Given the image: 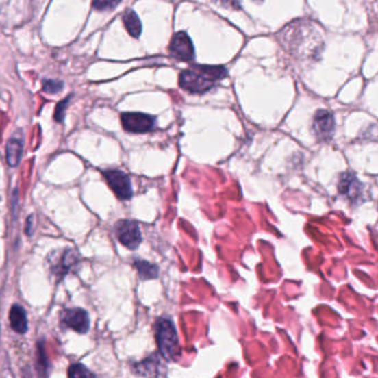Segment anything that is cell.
I'll list each match as a JSON object with an SVG mask.
<instances>
[{
	"label": "cell",
	"mask_w": 378,
	"mask_h": 378,
	"mask_svg": "<svg viewBox=\"0 0 378 378\" xmlns=\"http://www.w3.org/2000/svg\"><path fill=\"white\" fill-rule=\"evenodd\" d=\"M61 323L75 332L86 334L90 329L89 314L81 307L68 309L61 315Z\"/></svg>",
	"instance_id": "cell-9"
},
{
	"label": "cell",
	"mask_w": 378,
	"mask_h": 378,
	"mask_svg": "<svg viewBox=\"0 0 378 378\" xmlns=\"http://www.w3.org/2000/svg\"><path fill=\"white\" fill-rule=\"evenodd\" d=\"M121 122L126 132L143 134L154 131L156 118L145 113L127 112L121 115Z\"/></svg>",
	"instance_id": "cell-3"
},
{
	"label": "cell",
	"mask_w": 378,
	"mask_h": 378,
	"mask_svg": "<svg viewBox=\"0 0 378 378\" xmlns=\"http://www.w3.org/2000/svg\"><path fill=\"white\" fill-rule=\"evenodd\" d=\"M252 1H253V3H264V0H252Z\"/></svg>",
	"instance_id": "cell-22"
},
{
	"label": "cell",
	"mask_w": 378,
	"mask_h": 378,
	"mask_svg": "<svg viewBox=\"0 0 378 378\" xmlns=\"http://www.w3.org/2000/svg\"><path fill=\"white\" fill-rule=\"evenodd\" d=\"M338 192L342 196L349 199L352 203H357L362 201L363 198V184L358 181L352 173H343L338 185Z\"/></svg>",
	"instance_id": "cell-8"
},
{
	"label": "cell",
	"mask_w": 378,
	"mask_h": 378,
	"mask_svg": "<svg viewBox=\"0 0 378 378\" xmlns=\"http://www.w3.org/2000/svg\"><path fill=\"white\" fill-rule=\"evenodd\" d=\"M103 176L115 195L122 201H127L133 196L132 183L129 176L118 169L103 171Z\"/></svg>",
	"instance_id": "cell-6"
},
{
	"label": "cell",
	"mask_w": 378,
	"mask_h": 378,
	"mask_svg": "<svg viewBox=\"0 0 378 378\" xmlns=\"http://www.w3.org/2000/svg\"><path fill=\"white\" fill-rule=\"evenodd\" d=\"M168 49L171 55L177 60L192 61L195 58V48L186 32H176L169 43Z\"/></svg>",
	"instance_id": "cell-7"
},
{
	"label": "cell",
	"mask_w": 378,
	"mask_h": 378,
	"mask_svg": "<svg viewBox=\"0 0 378 378\" xmlns=\"http://www.w3.org/2000/svg\"><path fill=\"white\" fill-rule=\"evenodd\" d=\"M312 131L318 142H329L336 132V118L327 110H318L313 116Z\"/></svg>",
	"instance_id": "cell-5"
},
{
	"label": "cell",
	"mask_w": 378,
	"mask_h": 378,
	"mask_svg": "<svg viewBox=\"0 0 378 378\" xmlns=\"http://www.w3.org/2000/svg\"><path fill=\"white\" fill-rule=\"evenodd\" d=\"M114 230L121 244L131 250L138 249L142 242V234L136 221L122 219L115 224Z\"/></svg>",
	"instance_id": "cell-4"
},
{
	"label": "cell",
	"mask_w": 378,
	"mask_h": 378,
	"mask_svg": "<svg viewBox=\"0 0 378 378\" xmlns=\"http://www.w3.org/2000/svg\"><path fill=\"white\" fill-rule=\"evenodd\" d=\"M68 376H69V378H95L94 374L89 370L88 367L84 366V364H80V363L72 364L69 367Z\"/></svg>",
	"instance_id": "cell-16"
},
{
	"label": "cell",
	"mask_w": 378,
	"mask_h": 378,
	"mask_svg": "<svg viewBox=\"0 0 378 378\" xmlns=\"http://www.w3.org/2000/svg\"><path fill=\"white\" fill-rule=\"evenodd\" d=\"M158 365H160V360L158 356H149L147 360L140 362L138 364L135 365V370L138 375L144 376V377H158Z\"/></svg>",
	"instance_id": "cell-12"
},
{
	"label": "cell",
	"mask_w": 378,
	"mask_h": 378,
	"mask_svg": "<svg viewBox=\"0 0 378 378\" xmlns=\"http://www.w3.org/2000/svg\"><path fill=\"white\" fill-rule=\"evenodd\" d=\"M70 99H71V97H68V98L61 101L60 103L58 104L57 108H55V120L57 122H62L63 118H64V113H66V106L69 103Z\"/></svg>",
	"instance_id": "cell-20"
},
{
	"label": "cell",
	"mask_w": 378,
	"mask_h": 378,
	"mask_svg": "<svg viewBox=\"0 0 378 378\" xmlns=\"http://www.w3.org/2000/svg\"><path fill=\"white\" fill-rule=\"evenodd\" d=\"M228 75L223 66H192L179 75V86L189 93H206Z\"/></svg>",
	"instance_id": "cell-1"
},
{
	"label": "cell",
	"mask_w": 378,
	"mask_h": 378,
	"mask_svg": "<svg viewBox=\"0 0 378 378\" xmlns=\"http://www.w3.org/2000/svg\"><path fill=\"white\" fill-rule=\"evenodd\" d=\"M223 3H224L226 7H231L234 9L240 8V5H239L238 0H221Z\"/></svg>",
	"instance_id": "cell-21"
},
{
	"label": "cell",
	"mask_w": 378,
	"mask_h": 378,
	"mask_svg": "<svg viewBox=\"0 0 378 378\" xmlns=\"http://www.w3.org/2000/svg\"><path fill=\"white\" fill-rule=\"evenodd\" d=\"M123 23L129 35L134 38H138L142 34V23L138 14L133 10H127L123 14Z\"/></svg>",
	"instance_id": "cell-14"
},
{
	"label": "cell",
	"mask_w": 378,
	"mask_h": 378,
	"mask_svg": "<svg viewBox=\"0 0 378 378\" xmlns=\"http://www.w3.org/2000/svg\"><path fill=\"white\" fill-rule=\"evenodd\" d=\"M37 367L38 372H39L40 375L46 374L47 367H48V360H47L46 352H45V345H42V343L38 344Z\"/></svg>",
	"instance_id": "cell-17"
},
{
	"label": "cell",
	"mask_w": 378,
	"mask_h": 378,
	"mask_svg": "<svg viewBox=\"0 0 378 378\" xmlns=\"http://www.w3.org/2000/svg\"><path fill=\"white\" fill-rule=\"evenodd\" d=\"M77 262H79V258H77V253L73 250H66L59 258L53 261V264H51L52 273L58 279H62L73 268H75Z\"/></svg>",
	"instance_id": "cell-10"
},
{
	"label": "cell",
	"mask_w": 378,
	"mask_h": 378,
	"mask_svg": "<svg viewBox=\"0 0 378 378\" xmlns=\"http://www.w3.org/2000/svg\"><path fill=\"white\" fill-rule=\"evenodd\" d=\"M134 266L138 269V275L142 280H152L156 279L160 273L158 266L151 264L149 261L136 260Z\"/></svg>",
	"instance_id": "cell-15"
},
{
	"label": "cell",
	"mask_w": 378,
	"mask_h": 378,
	"mask_svg": "<svg viewBox=\"0 0 378 378\" xmlns=\"http://www.w3.org/2000/svg\"><path fill=\"white\" fill-rule=\"evenodd\" d=\"M43 91L50 94H55L58 92H60L63 89L62 81L58 80H45L43 81Z\"/></svg>",
	"instance_id": "cell-19"
},
{
	"label": "cell",
	"mask_w": 378,
	"mask_h": 378,
	"mask_svg": "<svg viewBox=\"0 0 378 378\" xmlns=\"http://www.w3.org/2000/svg\"><path fill=\"white\" fill-rule=\"evenodd\" d=\"M122 0H93V8L99 12H108L113 10Z\"/></svg>",
	"instance_id": "cell-18"
},
{
	"label": "cell",
	"mask_w": 378,
	"mask_h": 378,
	"mask_svg": "<svg viewBox=\"0 0 378 378\" xmlns=\"http://www.w3.org/2000/svg\"><path fill=\"white\" fill-rule=\"evenodd\" d=\"M9 320L14 331L19 334H26L28 331V320H27V313L21 305H14L9 313Z\"/></svg>",
	"instance_id": "cell-11"
},
{
	"label": "cell",
	"mask_w": 378,
	"mask_h": 378,
	"mask_svg": "<svg viewBox=\"0 0 378 378\" xmlns=\"http://www.w3.org/2000/svg\"><path fill=\"white\" fill-rule=\"evenodd\" d=\"M23 140L18 138H12L8 140L6 147L7 163L10 166H17L23 155Z\"/></svg>",
	"instance_id": "cell-13"
},
{
	"label": "cell",
	"mask_w": 378,
	"mask_h": 378,
	"mask_svg": "<svg viewBox=\"0 0 378 378\" xmlns=\"http://www.w3.org/2000/svg\"><path fill=\"white\" fill-rule=\"evenodd\" d=\"M155 338L162 355L168 362L177 361L181 354L175 324L166 316H161L155 322Z\"/></svg>",
	"instance_id": "cell-2"
}]
</instances>
